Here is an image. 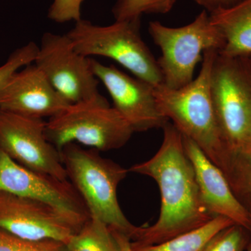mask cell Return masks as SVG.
I'll return each mask as SVG.
<instances>
[{
    "mask_svg": "<svg viewBox=\"0 0 251 251\" xmlns=\"http://www.w3.org/2000/svg\"><path fill=\"white\" fill-rule=\"evenodd\" d=\"M163 129V142L154 156L128 169L129 173L152 178L161 193L159 217L152 226L138 227L131 241L136 245L161 244L214 218L203 202L182 135L169 122Z\"/></svg>",
    "mask_w": 251,
    "mask_h": 251,
    "instance_id": "obj_1",
    "label": "cell"
},
{
    "mask_svg": "<svg viewBox=\"0 0 251 251\" xmlns=\"http://www.w3.org/2000/svg\"><path fill=\"white\" fill-rule=\"evenodd\" d=\"M219 51L208 50L196 79L178 90L154 87L158 108L181 135L193 140L224 173L229 151L223 138L211 99V67Z\"/></svg>",
    "mask_w": 251,
    "mask_h": 251,
    "instance_id": "obj_2",
    "label": "cell"
},
{
    "mask_svg": "<svg viewBox=\"0 0 251 251\" xmlns=\"http://www.w3.org/2000/svg\"><path fill=\"white\" fill-rule=\"evenodd\" d=\"M61 155L68 179L83 201L90 218L133 240L138 226L127 219L117 199V188L128 169L100 156L97 150H85L75 143L64 147Z\"/></svg>",
    "mask_w": 251,
    "mask_h": 251,
    "instance_id": "obj_3",
    "label": "cell"
},
{
    "mask_svg": "<svg viewBox=\"0 0 251 251\" xmlns=\"http://www.w3.org/2000/svg\"><path fill=\"white\" fill-rule=\"evenodd\" d=\"M140 27L141 18L107 26L81 19L66 34L79 53L112 59L135 77L156 87L162 85L163 78L157 59L143 40Z\"/></svg>",
    "mask_w": 251,
    "mask_h": 251,
    "instance_id": "obj_4",
    "label": "cell"
},
{
    "mask_svg": "<svg viewBox=\"0 0 251 251\" xmlns=\"http://www.w3.org/2000/svg\"><path fill=\"white\" fill-rule=\"evenodd\" d=\"M210 90L216 119L229 153L250 150V56L228 57L218 52L211 67Z\"/></svg>",
    "mask_w": 251,
    "mask_h": 251,
    "instance_id": "obj_5",
    "label": "cell"
},
{
    "mask_svg": "<svg viewBox=\"0 0 251 251\" xmlns=\"http://www.w3.org/2000/svg\"><path fill=\"white\" fill-rule=\"evenodd\" d=\"M149 33L161 49L157 59L162 85L178 90L193 80L195 69L208 50L221 52L226 41L212 24L210 16L203 10L194 21L179 27H170L158 21L149 24Z\"/></svg>",
    "mask_w": 251,
    "mask_h": 251,
    "instance_id": "obj_6",
    "label": "cell"
},
{
    "mask_svg": "<svg viewBox=\"0 0 251 251\" xmlns=\"http://www.w3.org/2000/svg\"><path fill=\"white\" fill-rule=\"evenodd\" d=\"M48 140L61 152L67 145L78 143L99 151L125 146L134 133L125 118L103 96L70 104L46 125Z\"/></svg>",
    "mask_w": 251,
    "mask_h": 251,
    "instance_id": "obj_7",
    "label": "cell"
},
{
    "mask_svg": "<svg viewBox=\"0 0 251 251\" xmlns=\"http://www.w3.org/2000/svg\"><path fill=\"white\" fill-rule=\"evenodd\" d=\"M89 219L47 203L0 191V229L22 239L67 244Z\"/></svg>",
    "mask_w": 251,
    "mask_h": 251,
    "instance_id": "obj_8",
    "label": "cell"
},
{
    "mask_svg": "<svg viewBox=\"0 0 251 251\" xmlns=\"http://www.w3.org/2000/svg\"><path fill=\"white\" fill-rule=\"evenodd\" d=\"M34 64L69 103L87 101L100 95L90 57L77 52L67 34L45 33Z\"/></svg>",
    "mask_w": 251,
    "mask_h": 251,
    "instance_id": "obj_9",
    "label": "cell"
},
{
    "mask_svg": "<svg viewBox=\"0 0 251 251\" xmlns=\"http://www.w3.org/2000/svg\"><path fill=\"white\" fill-rule=\"evenodd\" d=\"M46 122L0 109V148L29 169L68 179L60 151L48 140Z\"/></svg>",
    "mask_w": 251,
    "mask_h": 251,
    "instance_id": "obj_10",
    "label": "cell"
},
{
    "mask_svg": "<svg viewBox=\"0 0 251 251\" xmlns=\"http://www.w3.org/2000/svg\"><path fill=\"white\" fill-rule=\"evenodd\" d=\"M94 75L108 90L114 108L135 132L163 128L169 122L157 104L154 87L148 82L91 58Z\"/></svg>",
    "mask_w": 251,
    "mask_h": 251,
    "instance_id": "obj_11",
    "label": "cell"
},
{
    "mask_svg": "<svg viewBox=\"0 0 251 251\" xmlns=\"http://www.w3.org/2000/svg\"><path fill=\"white\" fill-rule=\"evenodd\" d=\"M0 191L90 217L83 201L69 180H59L25 168L12 159L1 148Z\"/></svg>",
    "mask_w": 251,
    "mask_h": 251,
    "instance_id": "obj_12",
    "label": "cell"
},
{
    "mask_svg": "<svg viewBox=\"0 0 251 251\" xmlns=\"http://www.w3.org/2000/svg\"><path fill=\"white\" fill-rule=\"evenodd\" d=\"M70 104L34 63L15 73L0 91V109L31 118H52Z\"/></svg>",
    "mask_w": 251,
    "mask_h": 251,
    "instance_id": "obj_13",
    "label": "cell"
},
{
    "mask_svg": "<svg viewBox=\"0 0 251 251\" xmlns=\"http://www.w3.org/2000/svg\"><path fill=\"white\" fill-rule=\"evenodd\" d=\"M186 155L192 163L203 202L211 215L224 216L251 233V216L229 185L222 171L193 140L182 135Z\"/></svg>",
    "mask_w": 251,
    "mask_h": 251,
    "instance_id": "obj_14",
    "label": "cell"
},
{
    "mask_svg": "<svg viewBox=\"0 0 251 251\" xmlns=\"http://www.w3.org/2000/svg\"><path fill=\"white\" fill-rule=\"evenodd\" d=\"M213 25L224 36L226 44L219 54L228 57L251 55V0L209 14Z\"/></svg>",
    "mask_w": 251,
    "mask_h": 251,
    "instance_id": "obj_15",
    "label": "cell"
},
{
    "mask_svg": "<svg viewBox=\"0 0 251 251\" xmlns=\"http://www.w3.org/2000/svg\"><path fill=\"white\" fill-rule=\"evenodd\" d=\"M233 224L232 220L224 216H216L198 228L179 234L161 244L140 246L131 242V247L134 251H202L213 236Z\"/></svg>",
    "mask_w": 251,
    "mask_h": 251,
    "instance_id": "obj_16",
    "label": "cell"
},
{
    "mask_svg": "<svg viewBox=\"0 0 251 251\" xmlns=\"http://www.w3.org/2000/svg\"><path fill=\"white\" fill-rule=\"evenodd\" d=\"M66 251H122L111 229L90 218L66 244Z\"/></svg>",
    "mask_w": 251,
    "mask_h": 251,
    "instance_id": "obj_17",
    "label": "cell"
},
{
    "mask_svg": "<svg viewBox=\"0 0 251 251\" xmlns=\"http://www.w3.org/2000/svg\"><path fill=\"white\" fill-rule=\"evenodd\" d=\"M224 174L238 201L251 216V149L229 153Z\"/></svg>",
    "mask_w": 251,
    "mask_h": 251,
    "instance_id": "obj_18",
    "label": "cell"
},
{
    "mask_svg": "<svg viewBox=\"0 0 251 251\" xmlns=\"http://www.w3.org/2000/svg\"><path fill=\"white\" fill-rule=\"evenodd\" d=\"M176 0H117L112 12L115 21L141 18L143 14H166Z\"/></svg>",
    "mask_w": 251,
    "mask_h": 251,
    "instance_id": "obj_19",
    "label": "cell"
},
{
    "mask_svg": "<svg viewBox=\"0 0 251 251\" xmlns=\"http://www.w3.org/2000/svg\"><path fill=\"white\" fill-rule=\"evenodd\" d=\"M250 235L245 227L234 224L213 236L202 251H244L251 242Z\"/></svg>",
    "mask_w": 251,
    "mask_h": 251,
    "instance_id": "obj_20",
    "label": "cell"
},
{
    "mask_svg": "<svg viewBox=\"0 0 251 251\" xmlns=\"http://www.w3.org/2000/svg\"><path fill=\"white\" fill-rule=\"evenodd\" d=\"M0 251H66V244L54 240H27L0 229Z\"/></svg>",
    "mask_w": 251,
    "mask_h": 251,
    "instance_id": "obj_21",
    "label": "cell"
},
{
    "mask_svg": "<svg viewBox=\"0 0 251 251\" xmlns=\"http://www.w3.org/2000/svg\"><path fill=\"white\" fill-rule=\"evenodd\" d=\"M38 49L39 46L35 43L29 42L10 54L6 62L0 66V91L15 73L34 63Z\"/></svg>",
    "mask_w": 251,
    "mask_h": 251,
    "instance_id": "obj_22",
    "label": "cell"
},
{
    "mask_svg": "<svg viewBox=\"0 0 251 251\" xmlns=\"http://www.w3.org/2000/svg\"><path fill=\"white\" fill-rule=\"evenodd\" d=\"M83 0H53L48 17L55 23L77 22L81 18V5Z\"/></svg>",
    "mask_w": 251,
    "mask_h": 251,
    "instance_id": "obj_23",
    "label": "cell"
},
{
    "mask_svg": "<svg viewBox=\"0 0 251 251\" xmlns=\"http://www.w3.org/2000/svg\"><path fill=\"white\" fill-rule=\"evenodd\" d=\"M202 6L209 14L220 9H227L242 1V0H193Z\"/></svg>",
    "mask_w": 251,
    "mask_h": 251,
    "instance_id": "obj_24",
    "label": "cell"
},
{
    "mask_svg": "<svg viewBox=\"0 0 251 251\" xmlns=\"http://www.w3.org/2000/svg\"><path fill=\"white\" fill-rule=\"evenodd\" d=\"M110 229L114 237L116 239L117 242H118L122 251H134L131 247V240L128 236L115 229L111 228Z\"/></svg>",
    "mask_w": 251,
    "mask_h": 251,
    "instance_id": "obj_25",
    "label": "cell"
},
{
    "mask_svg": "<svg viewBox=\"0 0 251 251\" xmlns=\"http://www.w3.org/2000/svg\"><path fill=\"white\" fill-rule=\"evenodd\" d=\"M247 251H251V243H250L249 247H248Z\"/></svg>",
    "mask_w": 251,
    "mask_h": 251,
    "instance_id": "obj_26",
    "label": "cell"
},
{
    "mask_svg": "<svg viewBox=\"0 0 251 251\" xmlns=\"http://www.w3.org/2000/svg\"><path fill=\"white\" fill-rule=\"evenodd\" d=\"M250 57H251V55L250 56Z\"/></svg>",
    "mask_w": 251,
    "mask_h": 251,
    "instance_id": "obj_27",
    "label": "cell"
},
{
    "mask_svg": "<svg viewBox=\"0 0 251 251\" xmlns=\"http://www.w3.org/2000/svg\"></svg>",
    "mask_w": 251,
    "mask_h": 251,
    "instance_id": "obj_28",
    "label": "cell"
}]
</instances>
